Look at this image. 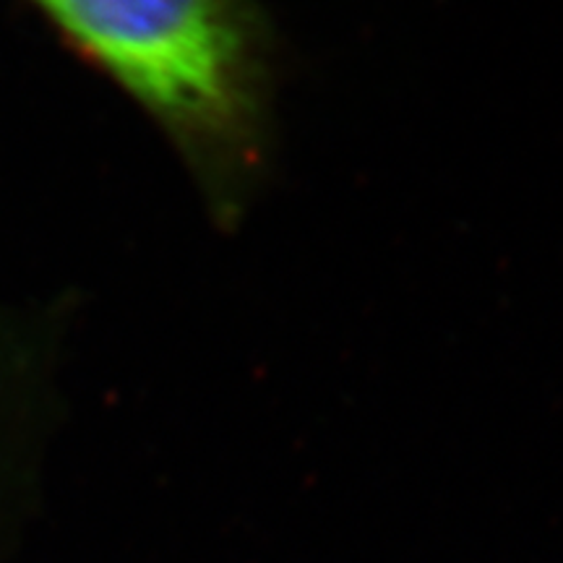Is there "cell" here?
Segmentation results:
<instances>
[{
    "label": "cell",
    "instance_id": "1",
    "mask_svg": "<svg viewBox=\"0 0 563 563\" xmlns=\"http://www.w3.org/2000/svg\"><path fill=\"white\" fill-rule=\"evenodd\" d=\"M178 152L220 228L256 199L277 146L282 55L256 0H30Z\"/></svg>",
    "mask_w": 563,
    "mask_h": 563
}]
</instances>
